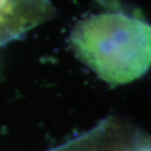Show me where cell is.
I'll use <instances>...</instances> for the list:
<instances>
[{
  "instance_id": "1",
  "label": "cell",
  "mask_w": 151,
  "mask_h": 151,
  "mask_svg": "<svg viewBox=\"0 0 151 151\" xmlns=\"http://www.w3.org/2000/svg\"><path fill=\"white\" fill-rule=\"evenodd\" d=\"M76 57L112 86L140 79L151 64V28L124 12L91 14L76 23L69 37Z\"/></svg>"
},
{
  "instance_id": "2",
  "label": "cell",
  "mask_w": 151,
  "mask_h": 151,
  "mask_svg": "<svg viewBox=\"0 0 151 151\" xmlns=\"http://www.w3.org/2000/svg\"><path fill=\"white\" fill-rule=\"evenodd\" d=\"M47 151H150V139L139 127L107 117L87 132Z\"/></svg>"
},
{
  "instance_id": "3",
  "label": "cell",
  "mask_w": 151,
  "mask_h": 151,
  "mask_svg": "<svg viewBox=\"0 0 151 151\" xmlns=\"http://www.w3.org/2000/svg\"><path fill=\"white\" fill-rule=\"evenodd\" d=\"M55 14L50 0H0V48L52 20Z\"/></svg>"
}]
</instances>
